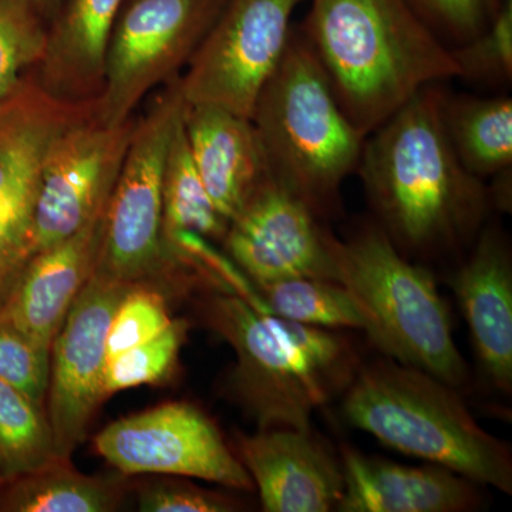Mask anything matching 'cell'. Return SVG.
Here are the masks:
<instances>
[{"label":"cell","instance_id":"27","mask_svg":"<svg viewBox=\"0 0 512 512\" xmlns=\"http://www.w3.org/2000/svg\"><path fill=\"white\" fill-rule=\"evenodd\" d=\"M187 335V322H173L153 339L134 346L109 360L104 372V399L110 394L131 387L153 384L165 379L174 370Z\"/></svg>","mask_w":512,"mask_h":512},{"label":"cell","instance_id":"3","mask_svg":"<svg viewBox=\"0 0 512 512\" xmlns=\"http://www.w3.org/2000/svg\"><path fill=\"white\" fill-rule=\"evenodd\" d=\"M205 323L237 355L232 386L259 429L312 430V416L345 392L359 370L355 350L335 330L258 311L241 296L214 293Z\"/></svg>","mask_w":512,"mask_h":512},{"label":"cell","instance_id":"14","mask_svg":"<svg viewBox=\"0 0 512 512\" xmlns=\"http://www.w3.org/2000/svg\"><path fill=\"white\" fill-rule=\"evenodd\" d=\"M221 242L254 285L298 276L338 281V239L305 201L269 174L229 221Z\"/></svg>","mask_w":512,"mask_h":512},{"label":"cell","instance_id":"29","mask_svg":"<svg viewBox=\"0 0 512 512\" xmlns=\"http://www.w3.org/2000/svg\"><path fill=\"white\" fill-rule=\"evenodd\" d=\"M151 282L131 286L114 313L107 335V362L163 332L173 318Z\"/></svg>","mask_w":512,"mask_h":512},{"label":"cell","instance_id":"5","mask_svg":"<svg viewBox=\"0 0 512 512\" xmlns=\"http://www.w3.org/2000/svg\"><path fill=\"white\" fill-rule=\"evenodd\" d=\"M251 121L268 173L318 217L335 210L340 187L357 171L366 137L342 110L301 28H293Z\"/></svg>","mask_w":512,"mask_h":512},{"label":"cell","instance_id":"24","mask_svg":"<svg viewBox=\"0 0 512 512\" xmlns=\"http://www.w3.org/2000/svg\"><path fill=\"white\" fill-rule=\"evenodd\" d=\"M255 286L266 312L279 318L322 329H365L355 299L338 281L298 276Z\"/></svg>","mask_w":512,"mask_h":512},{"label":"cell","instance_id":"10","mask_svg":"<svg viewBox=\"0 0 512 512\" xmlns=\"http://www.w3.org/2000/svg\"><path fill=\"white\" fill-rule=\"evenodd\" d=\"M303 0H225L220 16L181 76L185 103L251 119L255 101L291 39Z\"/></svg>","mask_w":512,"mask_h":512},{"label":"cell","instance_id":"31","mask_svg":"<svg viewBox=\"0 0 512 512\" xmlns=\"http://www.w3.org/2000/svg\"><path fill=\"white\" fill-rule=\"evenodd\" d=\"M450 49L466 45L493 22L501 0H409Z\"/></svg>","mask_w":512,"mask_h":512},{"label":"cell","instance_id":"20","mask_svg":"<svg viewBox=\"0 0 512 512\" xmlns=\"http://www.w3.org/2000/svg\"><path fill=\"white\" fill-rule=\"evenodd\" d=\"M184 127L191 156L215 208L228 222L268 175L251 119L221 107L187 104Z\"/></svg>","mask_w":512,"mask_h":512},{"label":"cell","instance_id":"2","mask_svg":"<svg viewBox=\"0 0 512 512\" xmlns=\"http://www.w3.org/2000/svg\"><path fill=\"white\" fill-rule=\"evenodd\" d=\"M301 30L365 137L424 87L460 77L450 46L409 0H312Z\"/></svg>","mask_w":512,"mask_h":512},{"label":"cell","instance_id":"8","mask_svg":"<svg viewBox=\"0 0 512 512\" xmlns=\"http://www.w3.org/2000/svg\"><path fill=\"white\" fill-rule=\"evenodd\" d=\"M224 5L225 0H126L110 40L97 117L111 127L133 119L150 90L188 66Z\"/></svg>","mask_w":512,"mask_h":512},{"label":"cell","instance_id":"9","mask_svg":"<svg viewBox=\"0 0 512 512\" xmlns=\"http://www.w3.org/2000/svg\"><path fill=\"white\" fill-rule=\"evenodd\" d=\"M96 99L50 96L32 73L0 104V303L33 256V222L47 151Z\"/></svg>","mask_w":512,"mask_h":512},{"label":"cell","instance_id":"12","mask_svg":"<svg viewBox=\"0 0 512 512\" xmlns=\"http://www.w3.org/2000/svg\"><path fill=\"white\" fill-rule=\"evenodd\" d=\"M97 453L116 470L198 478L235 490L254 483L214 421L190 403H167L123 417L97 434Z\"/></svg>","mask_w":512,"mask_h":512},{"label":"cell","instance_id":"17","mask_svg":"<svg viewBox=\"0 0 512 512\" xmlns=\"http://www.w3.org/2000/svg\"><path fill=\"white\" fill-rule=\"evenodd\" d=\"M343 494L339 512H464L481 505L480 485L436 464L409 466L340 451Z\"/></svg>","mask_w":512,"mask_h":512},{"label":"cell","instance_id":"13","mask_svg":"<svg viewBox=\"0 0 512 512\" xmlns=\"http://www.w3.org/2000/svg\"><path fill=\"white\" fill-rule=\"evenodd\" d=\"M96 103L55 138L40 178L33 222V255L69 238L109 201L136 120L111 127Z\"/></svg>","mask_w":512,"mask_h":512},{"label":"cell","instance_id":"7","mask_svg":"<svg viewBox=\"0 0 512 512\" xmlns=\"http://www.w3.org/2000/svg\"><path fill=\"white\" fill-rule=\"evenodd\" d=\"M185 106L181 76H177L167 83L146 116L136 121L111 190L94 271L127 284H140L183 265L165 247L163 184L168 147Z\"/></svg>","mask_w":512,"mask_h":512},{"label":"cell","instance_id":"28","mask_svg":"<svg viewBox=\"0 0 512 512\" xmlns=\"http://www.w3.org/2000/svg\"><path fill=\"white\" fill-rule=\"evenodd\" d=\"M460 79L510 83L512 77V0H501L491 25L476 39L451 49Z\"/></svg>","mask_w":512,"mask_h":512},{"label":"cell","instance_id":"6","mask_svg":"<svg viewBox=\"0 0 512 512\" xmlns=\"http://www.w3.org/2000/svg\"><path fill=\"white\" fill-rule=\"evenodd\" d=\"M338 282L387 359L424 370L460 389L468 370L456 345L447 303L429 269L412 264L379 225L336 244Z\"/></svg>","mask_w":512,"mask_h":512},{"label":"cell","instance_id":"16","mask_svg":"<svg viewBox=\"0 0 512 512\" xmlns=\"http://www.w3.org/2000/svg\"><path fill=\"white\" fill-rule=\"evenodd\" d=\"M107 205L69 238L33 255L0 303L3 316L46 352L96 268Z\"/></svg>","mask_w":512,"mask_h":512},{"label":"cell","instance_id":"11","mask_svg":"<svg viewBox=\"0 0 512 512\" xmlns=\"http://www.w3.org/2000/svg\"><path fill=\"white\" fill-rule=\"evenodd\" d=\"M133 285L94 271L53 339L45 412L60 461H70L104 400L107 335Z\"/></svg>","mask_w":512,"mask_h":512},{"label":"cell","instance_id":"19","mask_svg":"<svg viewBox=\"0 0 512 512\" xmlns=\"http://www.w3.org/2000/svg\"><path fill=\"white\" fill-rule=\"evenodd\" d=\"M126 0H64L49 23L45 55L32 73L50 96L70 103L103 92L107 53Z\"/></svg>","mask_w":512,"mask_h":512},{"label":"cell","instance_id":"26","mask_svg":"<svg viewBox=\"0 0 512 512\" xmlns=\"http://www.w3.org/2000/svg\"><path fill=\"white\" fill-rule=\"evenodd\" d=\"M42 0H0V104L18 89L26 70L45 55L49 23Z\"/></svg>","mask_w":512,"mask_h":512},{"label":"cell","instance_id":"25","mask_svg":"<svg viewBox=\"0 0 512 512\" xmlns=\"http://www.w3.org/2000/svg\"><path fill=\"white\" fill-rule=\"evenodd\" d=\"M60 461L45 409L0 382V484Z\"/></svg>","mask_w":512,"mask_h":512},{"label":"cell","instance_id":"23","mask_svg":"<svg viewBox=\"0 0 512 512\" xmlns=\"http://www.w3.org/2000/svg\"><path fill=\"white\" fill-rule=\"evenodd\" d=\"M184 117V113H183ZM181 117L175 127L163 184L164 242L175 232L190 231L210 241H222L229 222L215 208L191 156Z\"/></svg>","mask_w":512,"mask_h":512},{"label":"cell","instance_id":"30","mask_svg":"<svg viewBox=\"0 0 512 512\" xmlns=\"http://www.w3.org/2000/svg\"><path fill=\"white\" fill-rule=\"evenodd\" d=\"M50 353L0 312V382L15 387L45 409Z\"/></svg>","mask_w":512,"mask_h":512},{"label":"cell","instance_id":"32","mask_svg":"<svg viewBox=\"0 0 512 512\" xmlns=\"http://www.w3.org/2000/svg\"><path fill=\"white\" fill-rule=\"evenodd\" d=\"M143 512H229L235 504L221 494L180 481H157L138 494Z\"/></svg>","mask_w":512,"mask_h":512},{"label":"cell","instance_id":"18","mask_svg":"<svg viewBox=\"0 0 512 512\" xmlns=\"http://www.w3.org/2000/svg\"><path fill=\"white\" fill-rule=\"evenodd\" d=\"M485 376L512 390V259L503 234L481 229L473 252L451 276Z\"/></svg>","mask_w":512,"mask_h":512},{"label":"cell","instance_id":"15","mask_svg":"<svg viewBox=\"0 0 512 512\" xmlns=\"http://www.w3.org/2000/svg\"><path fill=\"white\" fill-rule=\"evenodd\" d=\"M237 456L266 512L336 511L343 494L340 458L313 431L259 429L237 440Z\"/></svg>","mask_w":512,"mask_h":512},{"label":"cell","instance_id":"4","mask_svg":"<svg viewBox=\"0 0 512 512\" xmlns=\"http://www.w3.org/2000/svg\"><path fill=\"white\" fill-rule=\"evenodd\" d=\"M357 430L484 487L512 493L510 447L474 419L456 387L392 359L360 367L342 402Z\"/></svg>","mask_w":512,"mask_h":512},{"label":"cell","instance_id":"22","mask_svg":"<svg viewBox=\"0 0 512 512\" xmlns=\"http://www.w3.org/2000/svg\"><path fill=\"white\" fill-rule=\"evenodd\" d=\"M3 485L0 511L109 512L121 500L116 480L86 476L74 470L70 461H56Z\"/></svg>","mask_w":512,"mask_h":512},{"label":"cell","instance_id":"1","mask_svg":"<svg viewBox=\"0 0 512 512\" xmlns=\"http://www.w3.org/2000/svg\"><path fill=\"white\" fill-rule=\"evenodd\" d=\"M444 90L430 84L366 137L359 171L370 205L400 251L429 254L483 229L490 191L451 146Z\"/></svg>","mask_w":512,"mask_h":512},{"label":"cell","instance_id":"21","mask_svg":"<svg viewBox=\"0 0 512 512\" xmlns=\"http://www.w3.org/2000/svg\"><path fill=\"white\" fill-rule=\"evenodd\" d=\"M444 127L461 164L480 180L512 167L511 97L443 96Z\"/></svg>","mask_w":512,"mask_h":512}]
</instances>
